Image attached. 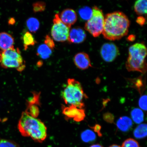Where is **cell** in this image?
I'll list each match as a JSON object with an SVG mask.
<instances>
[{"mask_svg": "<svg viewBox=\"0 0 147 147\" xmlns=\"http://www.w3.org/2000/svg\"><path fill=\"white\" fill-rule=\"evenodd\" d=\"M129 26V20L123 13L116 11L108 13L105 18L102 34L106 39L119 40L127 34Z\"/></svg>", "mask_w": 147, "mask_h": 147, "instance_id": "cell-1", "label": "cell"}, {"mask_svg": "<svg viewBox=\"0 0 147 147\" xmlns=\"http://www.w3.org/2000/svg\"><path fill=\"white\" fill-rule=\"evenodd\" d=\"M18 127L22 136L30 137L37 142H43L47 136V128L44 123L27 112L22 114Z\"/></svg>", "mask_w": 147, "mask_h": 147, "instance_id": "cell-2", "label": "cell"}, {"mask_svg": "<svg viewBox=\"0 0 147 147\" xmlns=\"http://www.w3.org/2000/svg\"><path fill=\"white\" fill-rule=\"evenodd\" d=\"M129 56L126 63L128 71H138L145 74L147 71V64L145 58L147 49L144 44L137 43L129 48Z\"/></svg>", "mask_w": 147, "mask_h": 147, "instance_id": "cell-3", "label": "cell"}, {"mask_svg": "<svg viewBox=\"0 0 147 147\" xmlns=\"http://www.w3.org/2000/svg\"><path fill=\"white\" fill-rule=\"evenodd\" d=\"M62 95L66 104L80 108L84 107L83 100L84 98L87 97L84 93L80 83L74 79L68 80L67 84L62 92Z\"/></svg>", "mask_w": 147, "mask_h": 147, "instance_id": "cell-4", "label": "cell"}, {"mask_svg": "<svg viewBox=\"0 0 147 147\" xmlns=\"http://www.w3.org/2000/svg\"><path fill=\"white\" fill-rule=\"evenodd\" d=\"M92 10V16L86 23L84 28L94 37H97L103 30L105 17L102 11L97 7H93Z\"/></svg>", "mask_w": 147, "mask_h": 147, "instance_id": "cell-5", "label": "cell"}, {"mask_svg": "<svg viewBox=\"0 0 147 147\" xmlns=\"http://www.w3.org/2000/svg\"><path fill=\"white\" fill-rule=\"evenodd\" d=\"M53 23L51 30V36L53 39L58 42L67 41L69 37V28L62 22L59 14L55 15Z\"/></svg>", "mask_w": 147, "mask_h": 147, "instance_id": "cell-6", "label": "cell"}, {"mask_svg": "<svg viewBox=\"0 0 147 147\" xmlns=\"http://www.w3.org/2000/svg\"><path fill=\"white\" fill-rule=\"evenodd\" d=\"M119 54L118 47L111 43H106L101 47L100 54L105 61L107 62H113Z\"/></svg>", "mask_w": 147, "mask_h": 147, "instance_id": "cell-7", "label": "cell"}, {"mask_svg": "<svg viewBox=\"0 0 147 147\" xmlns=\"http://www.w3.org/2000/svg\"><path fill=\"white\" fill-rule=\"evenodd\" d=\"M63 112L68 118L72 119L76 122H80L85 118V111L83 108H80L74 106H69L64 108Z\"/></svg>", "mask_w": 147, "mask_h": 147, "instance_id": "cell-8", "label": "cell"}, {"mask_svg": "<svg viewBox=\"0 0 147 147\" xmlns=\"http://www.w3.org/2000/svg\"><path fill=\"white\" fill-rule=\"evenodd\" d=\"M0 63L3 68H15L18 71H22L25 69L26 65L24 60L10 59L0 56Z\"/></svg>", "mask_w": 147, "mask_h": 147, "instance_id": "cell-9", "label": "cell"}, {"mask_svg": "<svg viewBox=\"0 0 147 147\" xmlns=\"http://www.w3.org/2000/svg\"><path fill=\"white\" fill-rule=\"evenodd\" d=\"M86 38V33L84 29L80 27H77L69 31L67 40L71 43L80 44L84 42Z\"/></svg>", "mask_w": 147, "mask_h": 147, "instance_id": "cell-10", "label": "cell"}, {"mask_svg": "<svg viewBox=\"0 0 147 147\" xmlns=\"http://www.w3.org/2000/svg\"><path fill=\"white\" fill-rule=\"evenodd\" d=\"M59 17L62 22L69 28L76 22L77 20L76 12L71 9H65L62 11Z\"/></svg>", "mask_w": 147, "mask_h": 147, "instance_id": "cell-11", "label": "cell"}, {"mask_svg": "<svg viewBox=\"0 0 147 147\" xmlns=\"http://www.w3.org/2000/svg\"><path fill=\"white\" fill-rule=\"evenodd\" d=\"M74 61L76 67L80 69H86L92 67L89 55L84 52L79 53L75 55Z\"/></svg>", "mask_w": 147, "mask_h": 147, "instance_id": "cell-12", "label": "cell"}, {"mask_svg": "<svg viewBox=\"0 0 147 147\" xmlns=\"http://www.w3.org/2000/svg\"><path fill=\"white\" fill-rule=\"evenodd\" d=\"M14 38L11 34L7 32L0 33V49L2 51L13 47Z\"/></svg>", "mask_w": 147, "mask_h": 147, "instance_id": "cell-13", "label": "cell"}, {"mask_svg": "<svg viewBox=\"0 0 147 147\" xmlns=\"http://www.w3.org/2000/svg\"><path fill=\"white\" fill-rule=\"evenodd\" d=\"M133 122L129 117L124 116L121 117L117 121V125L121 131H128L133 126Z\"/></svg>", "mask_w": 147, "mask_h": 147, "instance_id": "cell-14", "label": "cell"}, {"mask_svg": "<svg viewBox=\"0 0 147 147\" xmlns=\"http://www.w3.org/2000/svg\"><path fill=\"white\" fill-rule=\"evenodd\" d=\"M134 10L139 16L147 13L146 0H138L136 1L134 5Z\"/></svg>", "mask_w": 147, "mask_h": 147, "instance_id": "cell-15", "label": "cell"}, {"mask_svg": "<svg viewBox=\"0 0 147 147\" xmlns=\"http://www.w3.org/2000/svg\"><path fill=\"white\" fill-rule=\"evenodd\" d=\"M52 53V50L45 44H42L40 45L37 51L38 56L44 59L49 58Z\"/></svg>", "mask_w": 147, "mask_h": 147, "instance_id": "cell-16", "label": "cell"}, {"mask_svg": "<svg viewBox=\"0 0 147 147\" xmlns=\"http://www.w3.org/2000/svg\"><path fill=\"white\" fill-rule=\"evenodd\" d=\"M24 49L26 50L30 46H34L36 43L34 36L31 33L27 32H26L23 36Z\"/></svg>", "mask_w": 147, "mask_h": 147, "instance_id": "cell-17", "label": "cell"}, {"mask_svg": "<svg viewBox=\"0 0 147 147\" xmlns=\"http://www.w3.org/2000/svg\"><path fill=\"white\" fill-rule=\"evenodd\" d=\"M147 127L146 124L139 125L136 128L134 132V135L136 138H144L147 136Z\"/></svg>", "mask_w": 147, "mask_h": 147, "instance_id": "cell-18", "label": "cell"}, {"mask_svg": "<svg viewBox=\"0 0 147 147\" xmlns=\"http://www.w3.org/2000/svg\"><path fill=\"white\" fill-rule=\"evenodd\" d=\"M132 119L136 123L140 124L144 121V115L142 110L139 108H135L131 113Z\"/></svg>", "mask_w": 147, "mask_h": 147, "instance_id": "cell-19", "label": "cell"}, {"mask_svg": "<svg viewBox=\"0 0 147 147\" xmlns=\"http://www.w3.org/2000/svg\"><path fill=\"white\" fill-rule=\"evenodd\" d=\"M28 28L31 32L35 33L40 27L39 21L36 18H30L28 19L26 22Z\"/></svg>", "mask_w": 147, "mask_h": 147, "instance_id": "cell-20", "label": "cell"}, {"mask_svg": "<svg viewBox=\"0 0 147 147\" xmlns=\"http://www.w3.org/2000/svg\"><path fill=\"white\" fill-rule=\"evenodd\" d=\"M81 137L84 142L88 143L95 140L96 138V136L92 130L87 129L82 132Z\"/></svg>", "mask_w": 147, "mask_h": 147, "instance_id": "cell-21", "label": "cell"}, {"mask_svg": "<svg viewBox=\"0 0 147 147\" xmlns=\"http://www.w3.org/2000/svg\"><path fill=\"white\" fill-rule=\"evenodd\" d=\"M79 13L82 19L88 21L92 16V10L89 7H84L79 10Z\"/></svg>", "mask_w": 147, "mask_h": 147, "instance_id": "cell-22", "label": "cell"}, {"mask_svg": "<svg viewBox=\"0 0 147 147\" xmlns=\"http://www.w3.org/2000/svg\"><path fill=\"white\" fill-rule=\"evenodd\" d=\"M0 147H20L17 143L13 141L0 138Z\"/></svg>", "mask_w": 147, "mask_h": 147, "instance_id": "cell-23", "label": "cell"}, {"mask_svg": "<svg viewBox=\"0 0 147 147\" xmlns=\"http://www.w3.org/2000/svg\"><path fill=\"white\" fill-rule=\"evenodd\" d=\"M46 3L43 1H38L33 4V10L35 12L43 11L46 8Z\"/></svg>", "mask_w": 147, "mask_h": 147, "instance_id": "cell-24", "label": "cell"}, {"mask_svg": "<svg viewBox=\"0 0 147 147\" xmlns=\"http://www.w3.org/2000/svg\"><path fill=\"white\" fill-rule=\"evenodd\" d=\"M121 147H140L136 141L133 139L129 138L126 140L123 143Z\"/></svg>", "mask_w": 147, "mask_h": 147, "instance_id": "cell-25", "label": "cell"}, {"mask_svg": "<svg viewBox=\"0 0 147 147\" xmlns=\"http://www.w3.org/2000/svg\"><path fill=\"white\" fill-rule=\"evenodd\" d=\"M139 105L141 109L144 111L147 110V95H143L139 99Z\"/></svg>", "mask_w": 147, "mask_h": 147, "instance_id": "cell-26", "label": "cell"}, {"mask_svg": "<svg viewBox=\"0 0 147 147\" xmlns=\"http://www.w3.org/2000/svg\"><path fill=\"white\" fill-rule=\"evenodd\" d=\"M132 82L134 84V87L136 88L140 93H141L142 91L141 90H142L143 88V84L141 78H139L136 80H134Z\"/></svg>", "mask_w": 147, "mask_h": 147, "instance_id": "cell-27", "label": "cell"}, {"mask_svg": "<svg viewBox=\"0 0 147 147\" xmlns=\"http://www.w3.org/2000/svg\"><path fill=\"white\" fill-rule=\"evenodd\" d=\"M45 45L49 47L51 50H53L55 47V44L53 39L49 35H47L45 36Z\"/></svg>", "mask_w": 147, "mask_h": 147, "instance_id": "cell-28", "label": "cell"}, {"mask_svg": "<svg viewBox=\"0 0 147 147\" xmlns=\"http://www.w3.org/2000/svg\"><path fill=\"white\" fill-rule=\"evenodd\" d=\"M92 128L96 132L98 135L100 137H101L102 136V134L101 133V126L100 125L98 124H96L95 125V126L93 127Z\"/></svg>", "mask_w": 147, "mask_h": 147, "instance_id": "cell-29", "label": "cell"}, {"mask_svg": "<svg viewBox=\"0 0 147 147\" xmlns=\"http://www.w3.org/2000/svg\"><path fill=\"white\" fill-rule=\"evenodd\" d=\"M146 22V19L143 16H139L137 18L136 20L137 23L141 26H142L143 25H144Z\"/></svg>", "mask_w": 147, "mask_h": 147, "instance_id": "cell-30", "label": "cell"}, {"mask_svg": "<svg viewBox=\"0 0 147 147\" xmlns=\"http://www.w3.org/2000/svg\"><path fill=\"white\" fill-rule=\"evenodd\" d=\"M15 23V21L14 18H11L9 19L8 21V23L10 25H13Z\"/></svg>", "mask_w": 147, "mask_h": 147, "instance_id": "cell-31", "label": "cell"}, {"mask_svg": "<svg viewBox=\"0 0 147 147\" xmlns=\"http://www.w3.org/2000/svg\"><path fill=\"white\" fill-rule=\"evenodd\" d=\"M128 40L130 41H133L135 39V36L132 35H130L128 37Z\"/></svg>", "mask_w": 147, "mask_h": 147, "instance_id": "cell-32", "label": "cell"}, {"mask_svg": "<svg viewBox=\"0 0 147 147\" xmlns=\"http://www.w3.org/2000/svg\"><path fill=\"white\" fill-rule=\"evenodd\" d=\"M90 147H103L101 145L99 144H95L92 145Z\"/></svg>", "mask_w": 147, "mask_h": 147, "instance_id": "cell-33", "label": "cell"}, {"mask_svg": "<svg viewBox=\"0 0 147 147\" xmlns=\"http://www.w3.org/2000/svg\"><path fill=\"white\" fill-rule=\"evenodd\" d=\"M109 147H121V146H118V145L116 144H113L112 146H110Z\"/></svg>", "mask_w": 147, "mask_h": 147, "instance_id": "cell-34", "label": "cell"}, {"mask_svg": "<svg viewBox=\"0 0 147 147\" xmlns=\"http://www.w3.org/2000/svg\"><path fill=\"white\" fill-rule=\"evenodd\" d=\"M106 117H107V116L106 115ZM108 118H109V119H110V118H111V117H108Z\"/></svg>", "mask_w": 147, "mask_h": 147, "instance_id": "cell-35", "label": "cell"}]
</instances>
